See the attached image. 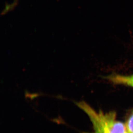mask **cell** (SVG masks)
I'll list each match as a JSON object with an SVG mask.
<instances>
[{"label":"cell","mask_w":133,"mask_h":133,"mask_svg":"<svg viewBox=\"0 0 133 133\" xmlns=\"http://www.w3.org/2000/svg\"><path fill=\"white\" fill-rule=\"evenodd\" d=\"M124 122L129 133H133V107L127 113Z\"/></svg>","instance_id":"3957f363"},{"label":"cell","mask_w":133,"mask_h":133,"mask_svg":"<svg viewBox=\"0 0 133 133\" xmlns=\"http://www.w3.org/2000/svg\"><path fill=\"white\" fill-rule=\"evenodd\" d=\"M76 104L88 115L93 124L94 132L85 133H129L125 123L117 119L115 111L97 112L84 101Z\"/></svg>","instance_id":"6da1fadb"},{"label":"cell","mask_w":133,"mask_h":133,"mask_svg":"<svg viewBox=\"0 0 133 133\" xmlns=\"http://www.w3.org/2000/svg\"><path fill=\"white\" fill-rule=\"evenodd\" d=\"M105 78L115 85L133 88V74L126 75L113 73L107 75Z\"/></svg>","instance_id":"7a4b0ae2"}]
</instances>
